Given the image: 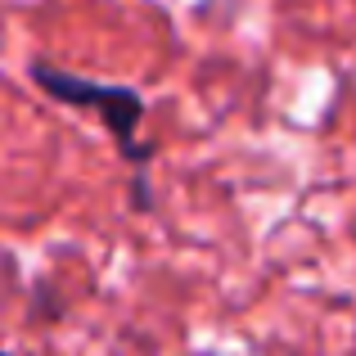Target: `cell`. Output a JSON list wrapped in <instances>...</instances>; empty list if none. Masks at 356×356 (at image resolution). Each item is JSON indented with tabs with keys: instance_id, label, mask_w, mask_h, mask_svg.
I'll return each mask as SVG.
<instances>
[{
	"instance_id": "6da1fadb",
	"label": "cell",
	"mask_w": 356,
	"mask_h": 356,
	"mask_svg": "<svg viewBox=\"0 0 356 356\" xmlns=\"http://www.w3.org/2000/svg\"><path fill=\"white\" fill-rule=\"evenodd\" d=\"M32 81H36V86H41L50 99H59V104H68V108H86V113H95L99 122H104L108 136L118 140L122 158L136 167L131 208H136V212H149V208H154V194H149V172H145L154 149L136 140L140 122H145V99H140V90L77 77V72H63V68H54V63H32Z\"/></svg>"
}]
</instances>
